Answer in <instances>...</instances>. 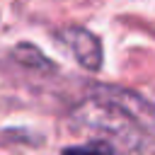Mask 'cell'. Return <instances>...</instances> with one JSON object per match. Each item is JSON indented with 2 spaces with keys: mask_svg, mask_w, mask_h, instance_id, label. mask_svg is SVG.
Wrapping results in <instances>:
<instances>
[{
  "mask_svg": "<svg viewBox=\"0 0 155 155\" xmlns=\"http://www.w3.org/2000/svg\"><path fill=\"white\" fill-rule=\"evenodd\" d=\"M12 56H15V61L19 63V65H24V68H31V70H53V63L36 48V46H31V44H19V46H15L12 48Z\"/></svg>",
  "mask_w": 155,
  "mask_h": 155,
  "instance_id": "7a4b0ae2",
  "label": "cell"
},
{
  "mask_svg": "<svg viewBox=\"0 0 155 155\" xmlns=\"http://www.w3.org/2000/svg\"><path fill=\"white\" fill-rule=\"evenodd\" d=\"M56 39L65 46V51L85 68V70H99L102 68V41L85 27H63Z\"/></svg>",
  "mask_w": 155,
  "mask_h": 155,
  "instance_id": "6da1fadb",
  "label": "cell"
},
{
  "mask_svg": "<svg viewBox=\"0 0 155 155\" xmlns=\"http://www.w3.org/2000/svg\"><path fill=\"white\" fill-rule=\"evenodd\" d=\"M116 148L109 143V140H104V138H99V140H87V143H78V145H68L65 148V153H114Z\"/></svg>",
  "mask_w": 155,
  "mask_h": 155,
  "instance_id": "3957f363",
  "label": "cell"
}]
</instances>
